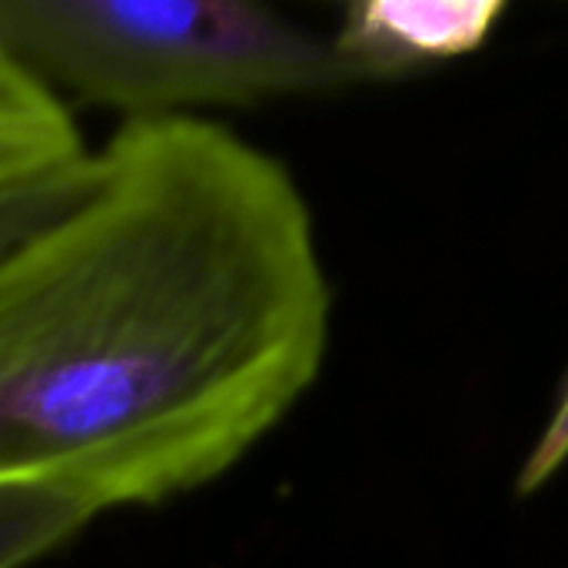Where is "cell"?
Listing matches in <instances>:
<instances>
[{
	"label": "cell",
	"mask_w": 568,
	"mask_h": 568,
	"mask_svg": "<svg viewBox=\"0 0 568 568\" xmlns=\"http://www.w3.org/2000/svg\"><path fill=\"white\" fill-rule=\"evenodd\" d=\"M329 333L313 210L276 156L216 120L116 123L0 260V493L176 503L280 429Z\"/></svg>",
	"instance_id": "6da1fadb"
},
{
	"label": "cell",
	"mask_w": 568,
	"mask_h": 568,
	"mask_svg": "<svg viewBox=\"0 0 568 568\" xmlns=\"http://www.w3.org/2000/svg\"><path fill=\"white\" fill-rule=\"evenodd\" d=\"M0 47L70 113L213 120L369 83L336 33L253 0H0Z\"/></svg>",
	"instance_id": "7a4b0ae2"
},
{
	"label": "cell",
	"mask_w": 568,
	"mask_h": 568,
	"mask_svg": "<svg viewBox=\"0 0 568 568\" xmlns=\"http://www.w3.org/2000/svg\"><path fill=\"white\" fill-rule=\"evenodd\" d=\"M506 3H353L333 30L369 83L403 80L479 50L499 27Z\"/></svg>",
	"instance_id": "3957f363"
},
{
	"label": "cell",
	"mask_w": 568,
	"mask_h": 568,
	"mask_svg": "<svg viewBox=\"0 0 568 568\" xmlns=\"http://www.w3.org/2000/svg\"><path fill=\"white\" fill-rule=\"evenodd\" d=\"M87 153L73 113L0 47V183L63 170Z\"/></svg>",
	"instance_id": "277c9868"
},
{
	"label": "cell",
	"mask_w": 568,
	"mask_h": 568,
	"mask_svg": "<svg viewBox=\"0 0 568 568\" xmlns=\"http://www.w3.org/2000/svg\"><path fill=\"white\" fill-rule=\"evenodd\" d=\"M97 513L60 493H0V568H30L73 542Z\"/></svg>",
	"instance_id": "5b68a950"
},
{
	"label": "cell",
	"mask_w": 568,
	"mask_h": 568,
	"mask_svg": "<svg viewBox=\"0 0 568 568\" xmlns=\"http://www.w3.org/2000/svg\"><path fill=\"white\" fill-rule=\"evenodd\" d=\"M90 153L63 170L0 183V260L27 236H33L43 223H50L83 190L90 173Z\"/></svg>",
	"instance_id": "8992f818"
},
{
	"label": "cell",
	"mask_w": 568,
	"mask_h": 568,
	"mask_svg": "<svg viewBox=\"0 0 568 568\" xmlns=\"http://www.w3.org/2000/svg\"><path fill=\"white\" fill-rule=\"evenodd\" d=\"M568 466V373L556 393V403L536 436V443L529 446L519 476H516V493L519 496H536L542 493L562 469Z\"/></svg>",
	"instance_id": "52a82bcc"
}]
</instances>
